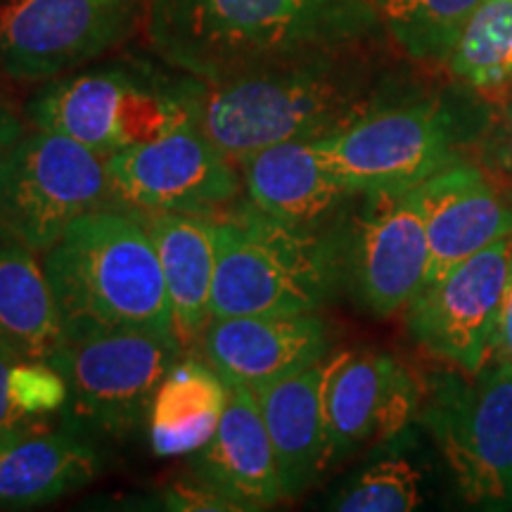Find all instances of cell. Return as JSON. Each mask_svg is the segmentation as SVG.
Returning <instances> with one entry per match:
<instances>
[{
    "mask_svg": "<svg viewBox=\"0 0 512 512\" xmlns=\"http://www.w3.org/2000/svg\"><path fill=\"white\" fill-rule=\"evenodd\" d=\"M380 24L368 0H147L145 8L155 53L200 81L361 48Z\"/></svg>",
    "mask_w": 512,
    "mask_h": 512,
    "instance_id": "6da1fadb",
    "label": "cell"
},
{
    "mask_svg": "<svg viewBox=\"0 0 512 512\" xmlns=\"http://www.w3.org/2000/svg\"><path fill=\"white\" fill-rule=\"evenodd\" d=\"M382 88L358 48L332 50L216 81L190 76V114L240 166L264 147L330 136L366 112Z\"/></svg>",
    "mask_w": 512,
    "mask_h": 512,
    "instance_id": "7a4b0ae2",
    "label": "cell"
},
{
    "mask_svg": "<svg viewBox=\"0 0 512 512\" xmlns=\"http://www.w3.org/2000/svg\"><path fill=\"white\" fill-rule=\"evenodd\" d=\"M43 264L62 332L133 328L176 335L162 266L140 211L112 204L83 214Z\"/></svg>",
    "mask_w": 512,
    "mask_h": 512,
    "instance_id": "3957f363",
    "label": "cell"
},
{
    "mask_svg": "<svg viewBox=\"0 0 512 512\" xmlns=\"http://www.w3.org/2000/svg\"><path fill=\"white\" fill-rule=\"evenodd\" d=\"M489 110L477 95L456 100L384 86L366 112L320 140L351 195L403 192L458 164V147L482 131Z\"/></svg>",
    "mask_w": 512,
    "mask_h": 512,
    "instance_id": "277c9868",
    "label": "cell"
},
{
    "mask_svg": "<svg viewBox=\"0 0 512 512\" xmlns=\"http://www.w3.org/2000/svg\"><path fill=\"white\" fill-rule=\"evenodd\" d=\"M216 221L211 318L313 313L328 302L342 275L339 240L273 219L249 200Z\"/></svg>",
    "mask_w": 512,
    "mask_h": 512,
    "instance_id": "5b68a950",
    "label": "cell"
},
{
    "mask_svg": "<svg viewBox=\"0 0 512 512\" xmlns=\"http://www.w3.org/2000/svg\"><path fill=\"white\" fill-rule=\"evenodd\" d=\"M27 117L34 128L79 140L107 159L190 119V76L171 81L128 62L69 72L31 98Z\"/></svg>",
    "mask_w": 512,
    "mask_h": 512,
    "instance_id": "8992f818",
    "label": "cell"
},
{
    "mask_svg": "<svg viewBox=\"0 0 512 512\" xmlns=\"http://www.w3.org/2000/svg\"><path fill=\"white\" fill-rule=\"evenodd\" d=\"M183 356L176 335L133 328L64 330L48 363L67 382L69 430L124 437L147 420L157 387Z\"/></svg>",
    "mask_w": 512,
    "mask_h": 512,
    "instance_id": "52a82bcc",
    "label": "cell"
},
{
    "mask_svg": "<svg viewBox=\"0 0 512 512\" xmlns=\"http://www.w3.org/2000/svg\"><path fill=\"white\" fill-rule=\"evenodd\" d=\"M420 408L465 501L510 510L512 358L498 354L477 373L437 375Z\"/></svg>",
    "mask_w": 512,
    "mask_h": 512,
    "instance_id": "ba28073f",
    "label": "cell"
},
{
    "mask_svg": "<svg viewBox=\"0 0 512 512\" xmlns=\"http://www.w3.org/2000/svg\"><path fill=\"white\" fill-rule=\"evenodd\" d=\"M112 204L107 159L79 140L34 128L0 183V235L46 254L76 219Z\"/></svg>",
    "mask_w": 512,
    "mask_h": 512,
    "instance_id": "9c48e42d",
    "label": "cell"
},
{
    "mask_svg": "<svg viewBox=\"0 0 512 512\" xmlns=\"http://www.w3.org/2000/svg\"><path fill=\"white\" fill-rule=\"evenodd\" d=\"M147 0H0V72L50 81L126 43Z\"/></svg>",
    "mask_w": 512,
    "mask_h": 512,
    "instance_id": "30bf717a",
    "label": "cell"
},
{
    "mask_svg": "<svg viewBox=\"0 0 512 512\" xmlns=\"http://www.w3.org/2000/svg\"><path fill=\"white\" fill-rule=\"evenodd\" d=\"M114 202L145 214L221 216L240 195V171L190 119L150 143L107 157Z\"/></svg>",
    "mask_w": 512,
    "mask_h": 512,
    "instance_id": "8fae6325",
    "label": "cell"
},
{
    "mask_svg": "<svg viewBox=\"0 0 512 512\" xmlns=\"http://www.w3.org/2000/svg\"><path fill=\"white\" fill-rule=\"evenodd\" d=\"M339 240L342 275H349L358 302L377 318L406 309L422 290L430 261L420 188L368 192Z\"/></svg>",
    "mask_w": 512,
    "mask_h": 512,
    "instance_id": "7c38bea8",
    "label": "cell"
},
{
    "mask_svg": "<svg viewBox=\"0 0 512 512\" xmlns=\"http://www.w3.org/2000/svg\"><path fill=\"white\" fill-rule=\"evenodd\" d=\"M512 266V235L425 285L406 306L408 332L430 354L477 373L498 349V320Z\"/></svg>",
    "mask_w": 512,
    "mask_h": 512,
    "instance_id": "4fadbf2b",
    "label": "cell"
},
{
    "mask_svg": "<svg viewBox=\"0 0 512 512\" xmlns=\"http://www.w3.org/2000/svg\"><path fill=\"white\" fill-rule=\"evenodd\" d=\"M422 384L377 351H344L325 361L323 411L330 465L366 441L396 439L422 403Z\"/></svg>",
    "mask_w": 512,
    "mask_h": 512,
    "instance_id": "5bb4252c",
    "label": "cell"
},
{
    "mask_svg": "<svg viewBox=\"0 0 512 512\" xmlns=\"http://www.w3.org/2000/svg\"><path fill=\"white\" fill-rule=\"evenodd\" d=\"M202 344L204 361L223 380L259 387L325 361L330 335L318 311L259 313L211 318Z\"/></svg>",
    "mask_w": 512,
    "mask_h": 512,
    "instance_id": "9a60e30c",
    "label": "cell"
},
{
    "mask_svg": "<svg viewBox=\"0 0 512 512\" xmlns=\"http://www.w3.org/2000/svg\"><path fill=\"white\" fill-rule=\"evenodd\" d=\"M418 188L430 242L425 285L512 235V207L477 166L451 164Z\"/></svg>",
    "mask_w": 512,
    "mask_h": 512,
    "instance_id": "2e32d148",
    "label": "cell"
},
{
    "mask_svg": "<svg viewBox=\"0 0 512 512\" xmlns=\"http://www.w3.org/2000/svg\"><path fill=\"white\" fill-rule=\"evenodd\" d=\"M226 384V408L216 432L195 453V472L240 512L273 508L285 494L259 401L247 384Z\"/></svg>",
    "mask_w": 512,
    "mask_h": 512,
    "instance_id": "e0dca14e",
    "label": "cell"
},
{
    "mask_svg": "<svg viewBox=\"0 0 512 512\" xmlns=\"http://www.w3.org/2000/svg\"><path fill=\"white\" fill-rule=\"evenodd\" d=\"M247 200L273 219L318 228L351 195L323 140H287L254 152L240 164Z\"/></svg>",
    "mask_w": 512,
    "mask_h": 512,
    "instance_id": "ac0fdd59",
    "label": "cell"
},
{
    "mask_svg": "<svg viewBox=\"0 0 512 512\" xmlns=\"http://www.w3.org/2000/svg\"><path fill=\"white\" fill-rule=\"evenodd\" d=\"M102 458L83 434L31 425L0 439V510H31L91 484Z\"/></svg>",
    "mask_w": 512,
    "mask_h": 512,
    "instance_id": "d6986e66",
    "label": "cell"
},
{
    "mask_svg": "<svg viewBox=\"0 0 512 512\" xmlns=\"http://www.w3.org/2000/svg\"><path fill=\"white\" fill-rule=\"evenodd\" d=\"M325 361L252 387L271 437L285 501L302 496L330 465L323 411Z\"/></svg>",
    "mask_w": 512,
    "mask_h": 512,
    "instance_id": "ffe728a7",
    "label": "cell"
},
{
    "mask_svg": "<svg viewBox=\"0 0 512 512\" xmlns=\"http://www.w3.org/2000/svg\"><path fill=\"white\" fill-rule=\"evenodd\" d=\"M140 216L155 242L176 335L181 344L192 342L204 335L211 320L219 221L181 211H140Z\"/></svg>",
    "mask_w": 512,
    "mask_h": 512,
    "instance_id": "44dd1931",
    "label": "cell"
},
{
    "mask_svg": "<svg viewBox=\"0 0 512 512\" xmlns=\"http://www.w3.org/2000/svg\"><path fill=\"white\" fill-rule=\"evenodd\" d=\"M228 384L197 358H178L157 387L147 411L150 446L157 456L197 453L219 427Z\"/></svg>",
    "mask_w": 512,
    "mask_h": 512,
    "instance_id": "7402d4cb",
    "label": "cell"
},
{
    "mask_svg": "<svg viewBox=\"0 0 512 512\" xmlns=\"http://www.w3.org/2000/svg\"><path fill=\"white\" fill-rule=\"evenodd\" d=\"M0 337L27 358L48 361L62 339V318L38 252L0 235Z\"/></svg>",
    "mask_w": 512,
    "mask_h": 512,
    "instance_id": "603a6c76",
    "label": "cell"
},
{
    "mask_svg": "<svg viewBox=\"0 0 512 512\" xmlns=\"http://www.w3.org/2000/svg\"><path fill=\"white\" fill-rule=\"evenodd\" d=\"M441 64L491 110H503L512 100V0H484Z\"/></svg>",
    "mask_w": 512,
    "mask_h": 512,
    "instance_id": "cb8c5ba5",
    "label": "cell"
},
{
    "mask_svg": "<svg viewBox=\"0 0 512 512\" xmlns=\"http://www.w3.org/2000/svg\"><path fill=\"white\" fill-rule=\"evenodd\" d=\"M408 55L444 62L453 43L484 0H368Z\"/></svg>",
    "mask_w": 512,
    "mask_h": 512,
    "instance_id": "d4e9b609",
    "label": "cell"
},
{
    "mask_svg": "<svg viewBox=\"0 0 512 512\" xmlns=\"http://www.w3.org/2000/svg\"><path fill=\"white\" fill-rule=\"evenodd\" d=\"M425 475L406 453L394 451L361 470L330 501L339 512H411L425 501Z\"/></svg>",
    "mask_w": 512,
    "mask_h": 512,
    "instance_id": "484cf974",
    "label": "cell"
},
{
    "mask_svg": "<svg viewBox=\"0 0 512 512\" xmlns=\"http://www.w3.org/2000/svg\"><path fill=\"white\" fill-rule=\"evenodd\" d=\"M12 389L19 411L31 422H38L50 413H62L67 403V382L41 358H19L12 375Z\"/></svg>",
    "mask_w": 512,
    "mask_h": 512,
    "instance_id": "4316f807",
    "label": "cell"
},
{
    "mask_svg": "<svg viewBox=\"0 0 512 512\" xmlns=\"http://www.w3.org/2000/svg\"><path fill=\"white\" fill-rule=\"evenodd\" d=\"M159 503H162L164 510L178 512H240L233 501H228L221 491L202 482L200 477L195 482H178L166 486L162 494H159Z\"/></svg>",
    "mask_w": 512,
    "mask_h": 512,
    "instance_id": "83f0119b",
    "label": "cell"
},
{
    "mask_svg": "<svg viewBox=\"0 0 512 512\" xmlns=\"http://www.w3.org/2000/svg\"><path fill=\"white\" fill-rule=\"evenodd\" d=\"M22 356L12 347L10 342H5L0 337V439H8L12 434L27 430V427L36 425L27 415L19 411L15 401V389H12V375H15V366Z\"/></svg>",
    "mask_w": 512,
    "mask_h": 512,
    "instance_id": "f1b7e54d",
    "label": "cell"
},
{
    "mask_svg": "<svg viewBox=\"0 0 512 512\" xmlns=\"http://www.w3.org/2000/svg\"><path fill=\"white\" fill-rule=\"evenodd\" d=\"M24 136L27 133H24L22 119L12 112L8 102L0 98V183H3L5 171H8L12 157H15Z\"/></svg>",
    "mask_w": 512,
    "mask_h": 512,
    "instance_id": "f546056e",
    "label": "cell"
},
{
    "mask_svg": "<svg viewBox=\"0 0 512 512\" xmlns=\"http://www.w3.org/2000/svg\"><path fill=\"white\" fill-rule=\"evenodd\" d=\"M503 117L491 131V143H486L491 164L498 166L505 176L512 178V100L503 107Z\"/></svg>",
    "mask_w": 512,
    "mask_h": 512,
    "instance_id": "4dcf8cb0",
    "label": "cell"
},
{
    "mask_svg": "<svg viewBox=\"0 0 512 512\" xmlns=\"http://www.w3.org/2000/svg\"><path fill=\"white\" fill-rule=\"evenodd\" d=\"M496 354H503L512 358V266H510V278L505 285L503 294V306H501V320H498V349Z\"/></svg>",
    "mask_w": 512,
    "mask_h": 512,
    "instance_id": "1f68e13d",
    "label": "cell"
}]
</instances>
